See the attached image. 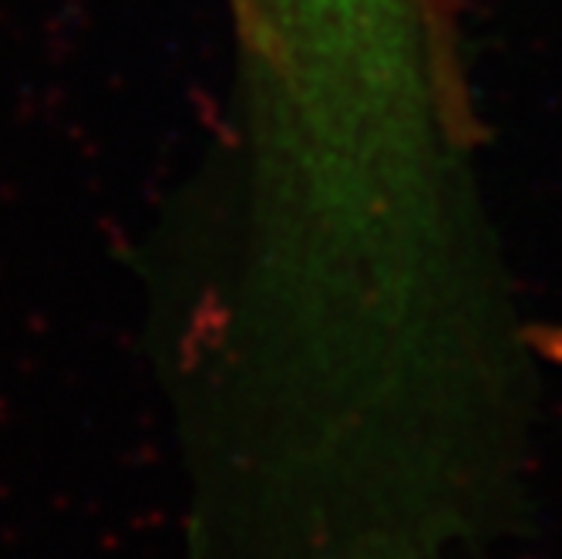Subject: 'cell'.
<instances>
[{"mask_svg":"<svg viewBox=\"0 0 562 559\" xmlns=\"http://www.w3.org/2000/svg\"><path fill=\"white\" fill-rule=\"evenodd\" d=\"M270 226L324 270L418 260L472 206V98L445 0H239Z\"/></svg>","mask_w":562,"mask_h":559,"instance_id":"1","label":"cell"}]
</instances>
